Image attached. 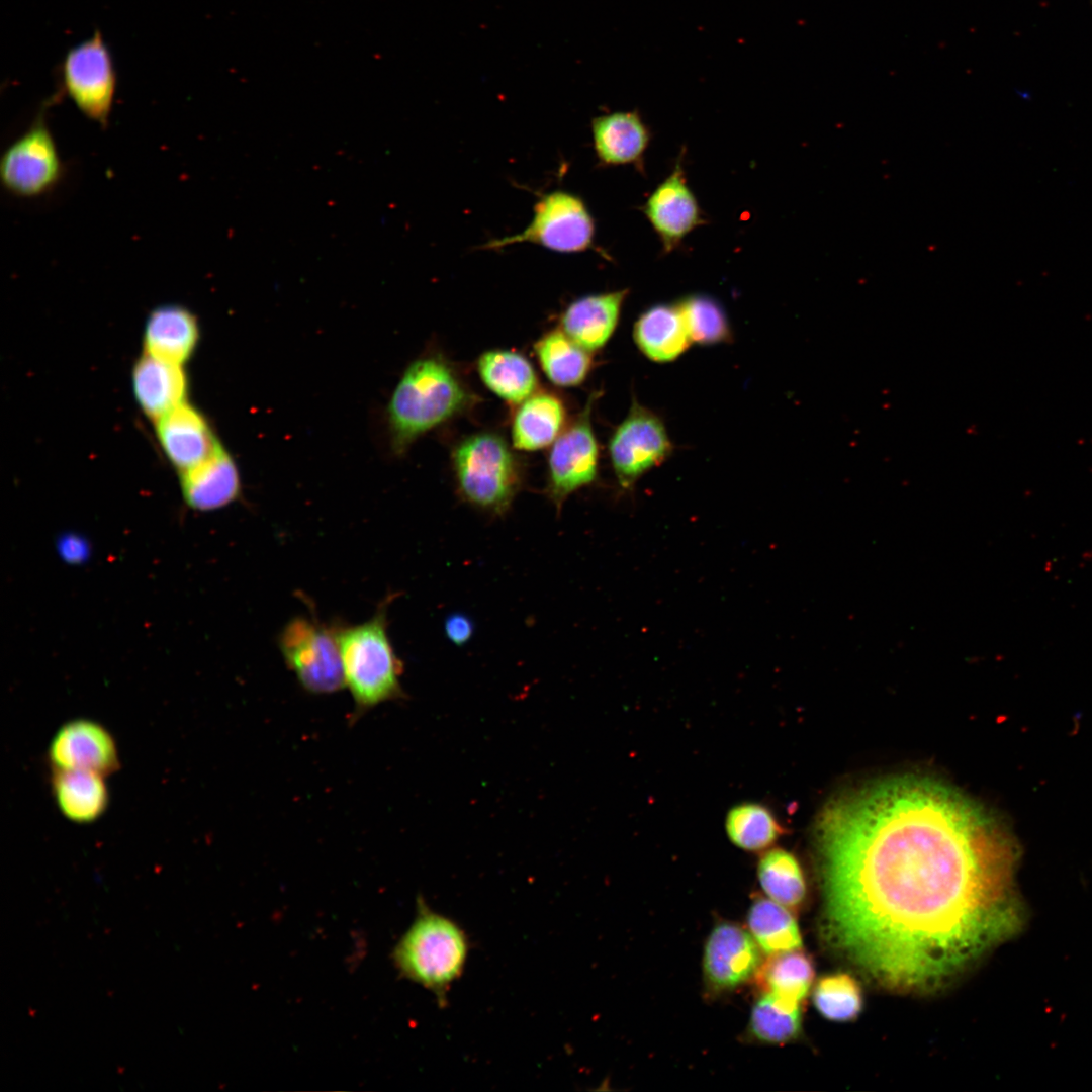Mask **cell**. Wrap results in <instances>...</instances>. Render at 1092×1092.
<instances>
[{
	"instance_id": "cell-10",
	"label": "cell",
	"mask_w": 1092,
	"mask_h": 1092,
	"mask_svg": "<svg viewBox=\"0 0 1092 1092\" xmlns=\"http://www.w3.org/2000/svg\"><path fill=\"white\" fill-rule=\"evenodd\" d=\"M597 395L567 423L551 444L547 457V494L558 511L574 491L590 484L599 467V444L592 425Z\"/></svg>"
},
{
	"instance_id": "cell-3",
	"label": "cell",
	"mask_w": 1092,
	"mask_h": 1092,
	"mask_svg": "<svg viewBox=\"0 0 1092 1092\" xmlns=\"http://www.w3.org/2000/svg\"><path fill=\"white\" fill-rule=\"evenodd\" d=\"M469 942L452 919L433 911L422 898L417 915L396 943L392 960L399 974L430 990L440 1005L465 967Z\"/></svg>"
},
{
	"instance_id": "cell-20",
	"label": "cell",
	"mask_w": 1092,
	"mask_h": 1092,
	"mask_svg": "<svg viewBox=\"0 0 1092 1092\" xmlns=\"http://www.w3.org/2000/svg\"><path fill=\"white\" fill-rule=\"evenodd\" d=\"M199 338L198 321L190 309L176 303L163 304L152 309L146 318L144 352L184 365L194 354Z\"/></svg>"
},
{
	"instance_id": "cell-31",
	"label": "cell",
	"mask_w": 1092,
	"mask_h": 1092,
	"mask_svg": "<svg viewBox=\"0 0 1092 1092\" xmlns=\"http://www.w3.org/2000/svg\"><path fill=\"white\" fill-rule=\"evenodd\" d=\"M677 305L692 342L714 345L730 339L727 315L717 300L704 294H693Z\"/></svg>"
},
{
	"instance_id": "cell-7",
	"label": "cell",
	"mask_w": 1092,
	"mask_h": 1092,
	"mask_svg": "<svg viewBox=\"0 0 1092 1092\" xmlns=\"http://www.w3.org/2000/svg\"><path fill=\"white\" fill-rule=\"evenodd\" d=\"M338 631L305 616H296L283 627L279 649L305 691L332 694L345 687Z\"/></svg>"
},
{
	"instance_id": "cell-2",
	"label": "cell",
	"mask_w": 1092,
	"mask_h": 1092,
	"mask_svg": "<svg viewBox=\"0 0 1092 1092\" xmlns=\"http://www.w3.org/2000/svg\"><path fill=\"white\" fill-rule=\"evenodd\" d=\"M476 397L451 362L439 354L416 359L397 383L389 405L392 446L404 452L426 432L466 413Z\"/></svg>"
},
{
	"instance_id": "cell-17",
	"label": "cell",
	"mask_w": 1092,
	"mask_h": 1092,
	"mask_svg": "<svg viewBox=\"0 0 1092 1092\" xmlns=\"http://www.w3.org/2000/svg\"><path fill=\"white\" fill-rule=\"evenodd\" d=\"M628 289L593 293L572 300L559 316V328L583 349L603 348L615 332Z\"/></svg>"
},
{
	"instance_id": "cell-26",
	"label": "cell",
	"mask_w": 1092,
	"mask_h": 1092,
	"mask_svg": "<svg viewBox=\"0 0 1092 1092\" xmlns=\"http://www.w3.org/2000/svg\"><path fill=\"white\" fill-rule=\"evenodd\" d=\"M755 977L765 993L799 1004L811 987L814 968L809 957L797 948L771 954Z\"/></svg>"
},
{
	"instance_id": "cell-12",
	"label": "cell",
	"mask_w": 1092,
	"mask_h": 1092,
	"mask_svg": "<svg viewBox=\"0 0 1092 1092\" xmlns=\"http://www.w3.org/2000/svg\"><path fill=\"white\" fill-rule=\"evenodd\" d=\"M641 209L665 253L672 252L690 233L706 222L698 200L688 185L682 153L672 172L649 194Z\"/></svg>"
},
{
	"instance_id": "cell-15",
	"label": "cell",
	"mask_w": 1092,
	"mask_h": 1092,
	"mask_svg": "<svg viewBox=\"0 0 1092 1092\" xmlns=\"http://www.w3.org/2000/svg\"><path fill=\"white\" fill-rule=\"evenodd\" d=\"M154 424L159 445L179 474L205 460L219 444L204 415L187 401Z\"/></svg>"
},
{
	"instance_id": "cell-23",
	"label": "cell",
	"mask_w": 1092,
	"mask_h": 1092,
	"mask_svg": "<svg viewBox=\"0 0 1092 1092\" xmlns=\"http://www.w3.org/2000/svg\"><path fill=\"white\" fill-rule=\"evenodd\" d=\"M477 373L482 383L496 396L518 405L538 388V377L532 363L521 353L493 349L477 359Z\"/></svg>"
},
{
	"instance_id": "cell-29",
	"label": "cell",
	"mask_w": 1092,
	"mask_h": 1092,
	"mask_svg": "<svg viewBox=\"0 0 1092 1092\" xmlns=\"http://www.w3.org/2000/svg\"><path fill=\"white\" fill-rule=\"evenodd\" d=\"M725 828L729 840L746 851H761L771 846L784 829L771 810L759 803L746 802L731 808Z\"/></svg>"
},
{
	"instance_id": "cell-9",
	"label": "cell",
	"mask_w": 1092,
	"mask_h": 1092,
	"mask_svg": "<svg viewBox=\"0 0 1092 1092\" xmlns=\"http://www.w3.org/2000/svg\"><path fill=\"white\" fill-rule=\"evenodd\" d=\"M60 79L62 91L78 110L106 128L117 79L111 52L99 31L66 53Z\"/></svg>"
},
{
	"instance_id": "cell-19",
	"label": "cell",
	"mask_w": 1092,
	"mask_h": 1092,
	"mask_svg": "<svg viewBox=\"0 0 1092 1092\" xmlns=\"http://www.w3.org/2000/svg\"><path fill=\"white\" fill-rule=\"evenodd\" d=\"M593 147L603 166L634 165L642 170L650 131L637 111H615L594 117Z\"/></svg>"
},
{
	"instance_id": "cell-6",
	"label": "cell",
	"mask_w": 1092,
	"mask_h": 1092,
	"mask_svg": "<svg viewBox=\"0 0 1092 1092\" xmlns=\"http://www.w3.org/2000/svg\"><path fill=\"white\" fill-rule=\"evenodd\" d=\"M596 223L585 201L563 189L542 193L531 221L521 232L487 241L480 249L500 250L530 243L561 254H576L595 246Z\"/></svg>"
},
{
	"instance_id": "cell-33",
	"label": "cell",
	"mask_w": 1092,
	"mask_h": 1092,
	"mask_svg": "<svg viewBox=\"0 0 1092 1092\" xmlns=\"http://www.w3.org/2000/svg\"><path fill=\"white\" fill-rule=\"evenodd\" d=\"M445 633L448 639L457 646L464 645L473 634V623L464 614L455 613L445 621Z\"/></svg>"
},
{
	"instance_id": "cell-27",
	"label": "cell",
	"mask_w": 1092,
	"mask_h": 1092,
	"mask_svg": "<svg viewBox=\"0 0 1092 1092\" xmlns=\"http://www.w3.org/2000/svg\"><path fill=\"white\" fill-rule=\"evenodd\" d=\"M750 934L767 954L800 948L798 924L789 908L767 898L753 900L747 912Z\"/></svg>"
},
{
	"instance_id": "cell-1",
	"label": "cell",
	"mask_w": 1092,
	"mask_h": 1092,
	"mask_svg": "<svg viewBox=\"0 0 1092 1092\" xmlns=\"http://www.w3.org/2000/svg\"><path fill=\"white\" fill-rule=\"evenodd\" d=\"M818 841L830 934L886 986L936 988L1012 928L1015 844L943 785L903 777L842 797Z\"/></svg>"
},
{
	"instance_id": "cell-11",
	"label": "cell",
	"mask_w": 1092,
	"mask_h": 1092,
	"mask_svg": "<svg viewBox=\"0 0 1092 1092\" xmlns=\"http://www.w3.org/2000/svg\"><path fill=\"white\" fill-rule=\"evenodd\" d=\"M671 448L661 419L635 400L609 440L610 460L622 486L662 463Z\"/></svg>"
},
{
	"instance_id": "cell-32",
	"label": "cell",
	"mask_w": 1092,
	"mask_h": 1092,
	"mask_svg": "<svg viewBox=\"0 0 1092 1092\" xmlns=\"http://www.w3.org/2000/svg\"><path fill=\"white\" fill-rule=\"evenodd\" d=\"M814 1003L827 1019L850 1020L855 1018L861 1009V992L856 981L849 975L826 976L816 985Z\"/></svg>"
},
{
	"instance_id": "cell-18",
	"label": "cell",
	"mask_w": 1092,
	"mask_h": 1092,
	"mask_svg": "<svg viewBox=\"0 0 1092 1092\" xmlns=\"http://www.w3.org/2000/svg\"><path fill=\"white\" fill-rule=\"evenodd\" d=\"M179 476L184 502L196 511L221 509L236 500L240 494L238 468L220 443L205 460Z\"/></svg>"
},
{
	"instance_id": "cell-8",
	"label": "cell",
	"mask_w": 1092,
	"mask_h": 1092,
	"mask_svg": "<svg viewBox=\"0 0 1092 1092\" xmlns=\"http://www.w3.org/2000/svg\"><path fill=\"white\" fill-rule=\"evenodd\" d=\"M49 100L29 127L16 138L0 158V182L12 196L41 197L60 183L64 166L46 119Z\"/></svg>"
},
{
	"instance_id": "cell-21",
	"label": "cell",
	"mask_w": 1092,
	"mask_h": 1092,
	"mask_svg": "<svg viewBox=\"0 0 1092 1092\" xmlns=\"http://www.w3.org/2000/svg\"><path fill=\"white\" fill-rule=\"evenodd\" d=\"M566 425V408L561 398L537 390L517 405L511 424L512 446L521 451L546 448Z\"/></svg>"
},
{
	"instance_id": "cell-13",
	"label": "cell",
	"mask_w": 1092,
	"mask_h": 1092,
	"mask_svg": "<svg viewBox=\"0 0 1092 1092\" xmlns=\"http://www.w3.org/2000/svg\"><path fill=\"white\" fill-rule=\"evenodd\" d=\"M761 964V949L750 932L733 922L714 926L703 957L704 977L711 988L738 987L755 976Z\"/></svg>"
},
{
	"instance_id": "cell-4",
	"label": "cell",
	"mask_w": 1092,
	"mask_h": 1092,
	"mask_svg": "<svg viewBox=\"0 0 1092 1092\" xmlns=\"http://www.w3.org/2000/svg\"><path fill=\"white\" fill-rule=\"evenodd\" d=\"M387 605L383 604L369 620L339 627L345 686L354 701L352 720L387 701L402 698V663L387 631Z\"/></svg>"
},
{
	"instance_id": "cell-24",
	"label": "cell",
	"mask_w": 1092,
	"mask_h": 1092,
	"mask_svg": "<svg viewBox=\"0 0 1092 1092\" xmlns=\"http://www.w3.org/2000/svg\"><path fill=\"white\" fill-rule=\"evenodd\" d=\"M103 777L87 770H54L53 793L66 818L76 823H90L105 812L109 799Z\"/></svg>"
},
{
	"instance_id": "cell-25",
	"label": "cell",
	"mask_w": 1092,
	"mask_h": 1092,
	"mask_svg": "<svg viewBox=\"0 0 1092 1092\" xmlns=\"http://www.w3.org/2000/svg\"><path fill=\"white\" fill-rule=\"evenodd\" d=\"M538 363L556 386L581 384L593 366L589 351L571 340L560 328L545 333L534 345Z\"/></svg>"
},
{
	"instance_id": "cell-28",
	"label": "cell",
	"mask_w": 1092,
	"mask_h": 1092,
	"mask_svg": "<svg viewBox=\"0 0 1092 1092\" xmlns=\"http://www.w3.org/2000/svg\"><path fill=\"white\" fill-rule=\"evenodd\" d=\"M757 878L767 898L793 909L806 895V883L798 859L789 851L775 848L758 861Z\"/></svg>"
},
{
	"instance_id": "cell-30",
	"label": "cell",
	"mask_w": 1092,
	"mask_h": 1092,
	"mask_svg": "<svg viewBox=\"0 0 1092 1092\" xmlns=\"http://www.w3.org/2000/svg\"><path fill=\"white\" fill-rule=\"evenodd\" d=\"M801 1028L799 1004L774 994H763L753 1005L748 1023L749 1034L761 1043L780 1044L796 1037Z\"/></svg>"
},
{
	"instance_id": "cell-14",
	"label": "cell",
	"mask_w": 1092,
	"mask_h": 1092,
	"mask_svg": "<svg viewBox=\"0 0 1092 1092\" xmlns=\"http://www.w3.org/2000/svg\"><path fill=\"white\" fill-rule=\"evenodd\" d=\"M54 769L87 770L107 776L119 767L114 738L101 724L77 719L64 724L49 747Z\"/></svg>"
},
{
	"instance_id": "cell-5",
	"label": "cell",
	"mask_w": 1092,
	"mask_h": 1092,
	"mask_svg": "<svg viewBox=\"0 0 1092 1092\" xmlns=\"http://www.w3.org/2000/svg\"><path fill=\"white\" fill-rule=\"evenodd\" d=\"M498 433L481 431L462 438L451 452L456 486L462 499L492 515L511 507L523 483L522 463Z\"/></svg>"
},
{
	"instance_id": "cell-16",
	"label": "cell",
	"mask_w": 1092,
	"mask_h": 1092,
	"mask_svg": "<svg viewBox=\"0 0 1092 1092\" xmlns=\"http://www.w3.org/2000/svg\"><path fill=\"white\" fill-rule=\"evenodd\" d=\"M131 388L142 412L155 423L187 401L188 379L183 365L144 352L132 367Z\"/></svg>"
},
{
	"instance_id": "cell-22",
	"label": "cell",
	"mask_w": 1092,
	"mask_h": 1092,
	"mask_svg": "<svg viewBox=\"0 0 1092 1092\" xmlns=\"http://www.w3.org/2000/svg\"><path fill=\"white\" fill-rule=\"evenodd\" d=\"M633 338L640 351L658 363L675 360L692 343L678 305L670 304H656L642 312L634 324Z\"/></svg>"
}]
</instances>
